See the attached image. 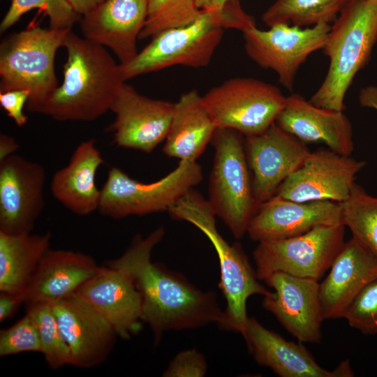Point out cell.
<instances>
[{
	"label": "cell",
	"mask_w": 377,
	"mask_h": 377,
	"mask_svg": "<svg viewBox=\"0 0 377 377\" xmlns=\"http://www.w3.org/2000/svg\"><path fill=\"white\" fill-rule=\"evenodd\" d=\"M104 160L93 139L76 147L68 163L52 176V195L69 211L78 216H87L98 210L101 189L95 177Z\"/></svg>",
	"instance_id": "25"
},
{
	"label": "cell",
	"mask_w": 377,
	"mask_h": 377,
	"mask_svg": "<svg viewBox=\"0 0 377 377\" xmlns=\"http://www.w3.org/2000/svg\"><path fill=\"white\" fill-rule=\"evenodd\" d=\"M350 0H276L263 14L267 26L309 27L333 22Z\"/></svg>",
	"instance_id": "28"
},
{
	"label": "cell",
	"mask_w": 377,
	"mask_h": 377,
	"mask_svg": "<svg viewBox=\"0 0 377 377\" xmlns=\"http://www.w3.org/2000/svg\"><path fill=\"white\" fill-rule=\"evenodd\" d=\"M63 80L42 114L59 121H91L111 106L125 82L106 48L75 34H67Z\"/></svg>",
	"instance_id": "2"
},
{
	"label": "cell",
	"mask_w": 377,
	"mask_h": 377,
	"mask_svg": "<svg viewBox=\"0 0 377 377\" xmlns=\"http://www.w3.org/2000/svg\"><path fill=\"white\" fill-rule=\"evenodd\" d=\"M330 27L323 23L309 27L276 24L267 30L255 27L242 32L244 49L252 61L274 71L279 82L292 91L300 66L323 49Z\"/></svg>",
	"instance_id": "11"
},
{
	"label": "cell",
	"mask_w": 377,
	"mask_h": 377,
	"mask_svg": "<svg viewBox=\"0 0 377 377\" xmlns=\"http://www.w3.org/2000/svg\"><path fill=\"white\" fill-rule=\"evenodd\" d=\"M98 268L89 255L50 249L24 292L25 303L53 304L64 299L77 293Z\"/></svg>",
	"instance_id": "24"
},
{
	"label": "cell",
	"mask_w": 377,
	"mask_h": 377,
	"mask_svg": "<svg viewBox=\"0 0 377 377\" xmlns=\"http://www.w3.org/2000/svg\"><path fill=\"white\" fill-rule=\"evenodd\" d=\"M202 177L196 161H179L173 170L150 183L137 181L121 169L112 167L101 188L98 211L113 219L168 212Z\"/></svg>",
	"instance_id": "8"
},
{
	"label": "cell",
	"mask_w": 377,
	"mask_h": 377,
	"mask_svg": "<svg viewBox=\"0 0 377 377\" xmlns=\"http://www.w3.org/2000/svg\"><path fill=\"white\" fill-rule=\"evenodd\" d=\"M164 234V228L158 227L145 237L136 235L121 256L107 263L133 280L141 297L142 321L150 326L156 339L169 330L211 323L223 328L226 316L214 292L200 290L182 274L151 261V251Z\"/></svg>",
	"instance_id": "1"
},
{
	"label": "cell",
	"mask_w": 377,
	"mask_h": 377,
	"mask_svg": "<svg viewBox=\"0 0 377 377\" xmlns=\"http://www.w3.org/2000/svg\"><path fill=\"white\" fill-rule=\"evenodd\" d=\"M244 147L258 206L276 194L311 151L306 144L275 122L263 133L246 137Z\"/></svg>",
	"instance_id": "16"
},
{
	"label": "cell",
	"mask_w": 377,
	"mask_h": 377,
	"mask_svg": "<svg viewBox=\"0 0 377 377\" xmlns=\"http://www.w3.org/2000/svg\"><path fill=\"white\" fill-rule=\"evenodd\" d=\"M112 326L118 337L129 339L141 328V297L125 271L107 264L99 267L77 291Z\"/></svg>",
	"instance_id": "21"
},
{
	"label": "cell",
	"mask_w": 377,
	"mask_h": 377,
	"mask_svg": "<svg viewBox=\"0 0 377 377\" xmlns=\"http://www.w3.org/2000/svg\"><path fill=\"white\" fill-rule=\"evenodd\" d=\"M42 348L36 325L26 314L10 327L0 332V356L33 352L41 353Z\"/></svg>",
	"instance_id": "34"
},
{
	"label": "cell",
	"mask_w": 377,
	"mask_h": 377,
	"mask_svg": "<svg viewBox=\"0 0 377 377\" xmlns=\"http://www.w3.org/2000/svg\"><path fill=\"white\" fill-rule=\"evenodd\" d=\"M172 218L194 225L209 239L220 266L219 287L226 301L223 329L241 333L248 316L246 302L253 295L271 293L260 283L239 244H230L219 232L216 214L210 202L193 188L169 209Z\"/></svg>",
	"instance_id": "5"
},
{
	"label": "cell",
	"mask_w": 377,
	"mask_h": 377,
	"mask_svg": "<svg viewBox=\"0 0 377 377\" xmlns=\"http://www.w3.org/2000/svg\"><path fill=\"white\" fill-rule=\"evenodd\" d=\"M27 312L34 320L38 331L42 351L48 367L58 369L71 365V356L60 331L52 304L46 302H27Z\"/></svg>",
	"instance_id": "30"
},
{
	"label": "cell",
	"mask_w": 377,
	"mask_h": 377,
	"mask_svg": "<svg viewBox=\"0 0 377 377\" xmlns=\"http://www.w3.org/2000/svg\"><path fill=\"white\" fill-rule=\"evenodd\" d=\"M217 128L246 137L260 134L276 121L286 97L276 86L252 77H234L202 96Z\"/></svg>",
	"instance_id": "9"
},
{
	"label": "cell",
	"mask_w": 377,
	"mask_h": 377,
	"mask_svg": "<svg viewBox=\"0 0 377 377\" xmlns=\"http://www.w3.org/2000/svg\"><path fill=\"white\" fill-rule=\"evenodd\" d=\"M371 96H369L367 93H366V96H362L361 97V103L363 105H370V106H372V107H374L377 109V100H376V98H374V94L373 93H371Z\"/></svg>",
	"instance_id": "41"
},
{
	"label": "cell",
	"mask_w": 377,
	"mask_h": 377,
	"mask_svg": "<svg viewBox=\"0 0 377 377\" xmlns=\"http://www.w3.org/2000/svg\"><path fill=\"white\" fill-rule=\"evenodd\" d=\"M343 225L320 226L297 236L258 242L256 274L265 281L276 272L320 280L344 244Z\"/></svg>",
	"instance_id": "10"
},
{
	"label": "cell",
	"mask_w": 377,
	"mask_h": 377,
	"mask_svg": "<svg viewBox=\"0 0 377 377\" xmlns=\"http://www.w3.org/2000/svg\"><path fill=\"white\" fill-rule=\"evenodd\" d=\"M23 303H25L24 293L0 291V321L13 317Z\"/></svg>",
	"instance_id": "37"
},
{
	"label": "cell",
	"mask_w": 377,
	"mask_h": 377,
	"mask_svg": "<svg viewBox=\"0 0 377 377\" xmlns=\"http://www.w3.org/2000/svg\"><path fill=\"white\" fill-rule=\"evenodd\" d=\"M70 30L29 25L6 37L0 45V92L28 91L26 109L42 114L59 86L54 59Z\"/></svg>",
	"instance_id": "6"
},
{
	"label": "cell",
	"mask_w": 377,
	"mask_h": 377,
	"mask_svg": "<svg viewBox=\"0 0 377 377\" xmlns=\"http://www.w3.org/2000/svg\"><path fill=\"white\" fill-rule=\"evenodd\" d=\"M20 145L16 140L5 133L0 134V161L15 154Z\"/></svg>",
	"instance_id": "38"
},
{
	"label": "cell",
	"mask_w": 377,
	"mask_h": 377,
	"mask_svg": "<svg viewBox=\"0 0 377 377\" xmlns=\"http://www.w3.org/2000/svg\"><path fill=\"white\" fill-rule=\"evenodd\" d=\"M329 148L310 151L302 164L278 188L274 195L298 202L344 201L355 176L365 165Z\"/></svg>",
	"instance_id": "12"
},
{
	"label": "cell",
	"mask_w": 377,
	"mask_h": 377,
	"mask_svg": "<svg viewBox=\"0 0 377 377\" xmlns=\"http://www.w3.org/2000/svg\"><path fill=\"white\" fill-rule=\"evenodd\" d=\"M45 171L16 154L0 161V232H31L44 205Z\"/></svg>",
	"instance_id": "13"
},
{
	"label": "cell",
	"mask_w": 377,
	"mask_h": 377,
	"mask_svg": "<svg viewBox=\"0 0 377 377\" xmlns=\"http://www.w3.org/2000/svg\"><path fill=\"white\" fill-rule=\"evenodd\" d=\"M274 291L264 296L263 306L298 341L319 343L321 313L319 281L276 272L265 281Z\"/></svg>",
	"instance_id": "17"
},
{
	"label": "cell",
	"mask_w": 377,
	"mask_h": 377,
	"mask_svg": "<svg viewBox=\"0 0 377 377\" xmlns=\"http://www.w3.org/2000/svg\"><path fill=\"white\" fill-rule=\"evenodd\" d=\"M51 304L71 365L90 369L105 362L118 336L109 322L77 292Z\"/></svg>",
	"instance_id": "14"
},
{
	"label": "cell",
	"mask_w": 377,
	"mask_h": 377,
	"mask_svg": "<svg viewBox=\"0 0 377 377\" xmlns=\"http://www.w3.org/2000/svg\"><path fill=\"white\" fill-rule=\"evenodd\" d=\"M207 363L205 357L195 349L179 353L169 364L165 377H202L205 376Z\"/></svg>",
	"instance_id": "35"
},
{
	"label": "cell",
	"mask_w": 377,
	"mask_h": 377,
	"mask_svg": "<svg viewBox=\"0 0 377 377\" xmlns=\"http://www.w3.org/2000/svg\"><path fill=\"white\" fill-rule=\"evenodd\" d=\"M275 123L305 144L323 143L347 156L353 151L352 126L343 111L318 107L300 94L286 97Z\"/></svg>",
	"instance_id": "23"
},
{
	"label": "cell",
	"mask_w": 377,
	"mask_h": 377,
	"mask_svg": "<svg viewBox=\"0 0 377 377\" xmlns=\"http://www.w3.org/2000/svg\"><path fill=\"white\" fill-rule=\"evenodd\" d=\"M319 283L323 320L343 318L362 288L377 276V256L355 237L344 242Z\"/></svg>",
	"instance_id": "22"
},
{
	"label": "cell",
	"mask_w": 377,
	"mask_h": 377,
	"mask_svg": "<svg viewBox=\"0 0 377 377\" xmlns=\"http://www.w3.org/2000/svg\"><path fill=\"white\" fill-rule=\"evenodd\" d=\"M148 17V0H104L82 15L84 38L112 50L125 64L138 54L137 40Z\"/></svg>",
	"instance_id": "20"
},
{
	"label": "cell",
	"mask_w": 377,
	"mask_h": 377,
	"mask_svg": "<svg viewBox=\"0 0 377 377\" xmlns=\"http://www.w3.org/2000/svg\"><path fill=\"white\" fill-rule=\"evenodd\" d=\"M339 204L343 226L377 256V197L355 182L348 197Z\"/></svg>",
	"instance_id": "29"
},
{
	"label": "cell",
	"mask_w": 377,
	"mask_h": 377,
	"mask_svg": "<svg viewBox=\"0 0 377 377\" xmlns=\"http://www.w3.org/2000/svg\"><path fill=\"white\" fill-rule=\"evenodd\" d=\"M33 9H39L48 17L51 29H72L81 17L66 0H10L0 24V32H5Z\"/></svg>",
	"instance_id": "32"
},
{
	"label": "cell",
	"mask_w": 377,
	"mask_h": 377,
	"mask_svg": "<svg viewBox=\"0 0 377 377\" xmlns=\"http://www.w3.org/2000/svg\"><path fill=\"white\" fill-rule=\"evenodd\" d=\"M377 41V0H350L333 22L323 47L330 59L325 79L309 100L313 105L343 111L353 80L369 62Z\"/></svg>",
	"instance_id": "4"
},
{
	"label": "cell",
	"mask_w": 377,
	"mask_h": 377,
	"mask_svg": "<svg viewBox=\"0 0 377 377\" xmlns=\"http://www.w3.org/2000/svg\"><path fill=\"white\" fill-rule=\"evenodd\" d=\"M51 234L0 232V291L24 293L46 252Z\"/></svg>",
	"instance_id": "27"
},
{
	"label": "cell",
	"mask_w": 377,
	"mask_h": 377,
	"mask_svg": "<svg viewBox=\"0 0 377 377\" xmlns=\"http://www.w3.org/2000/svg\"><path fill=\"white\" fill-rule=\"evenodd\" d=\"M217 128L195 89L174 103L172 117L163 152L179 161H196L212 142Z\"/></svg>",
	"instance_id": "26"
},
{
	"label": "cell",
	"mask_w": 377,
	"mask_h": 377,
	"mask_svg": "<svg viewBox=\"0 0 377 377\" xmlns=\"http://www.w3.org/2000/svg\"><path fill=\"white\" fill-rule=\"evenodd\" d=\"M29 93L27 90L14 89L0 92V105L15 124L21 127L27 122V117L24 113Z\"/></svg>",
	"instance_id": "36"
},
{
	"label": "cell",
	"mask_w": 377,
	"mask_h": 377,
	"mask_svg": "<svg viewBox=\"0 0 377 377\" xmlns=\"http://www.w3.org/2000/svg\"><path fill=\"white\" fill-rule=\"evenodd\" d=\"M173 108L174 103L142 95L124 82L111 106L115 118L108 129L119 147L149 154L165 140Z\"/></svg>",
	"instance_id": "15"
},
{
	"label": "cell",
	"mask_w": 377,
	"mask_h": 377,
	"mask_svg": "<svg viewBox=\"0 0 377 377\" xmlns=\"http://www.w3.org/2000/svg\"><path fill=\"white\" fill-rule=\"evenodd\" d=\"M256 362L281 377H351L348 360L335 369L320 367L302 342L290 341L249 317L241 332Z\"/></svg>",
	"instance_id": "19"
},
{
	"label": "cell",
	"mask_w": 377,
	"mask_h": 377,
	"mask_svg": "<svg viewBox=\"0 0 377 377\" xmlns=\"http://www.w3.org/2000/svg\"><path fill=\"white\" fill-rule=\"evenodd\" d=\"M74 10L80 16L88 13L104 0H66Z\"/></svg>",
	"instance_id": "39"
},
{
	"label": "cell",
	"mask_w": 377,
	"mask_h": 377,
	"mask_svg": "<svg viewBox=\"0 0 377 377\" xmlns=\"http://www.w3.org/2000/svg\"><path fill=\"white\" fill-rule=\"evenodd\" d=\"M231 0H196L198 8L201 10L219 9Z\"/></svg>",
	"instance_id": "40"
},
{
	"label": "cell",
	"mask_w": 377,
	"mask_h": 377,
	"mask_svg": "<svg viewBox=\"0 0 377 377\" xmlns=\"http://www.w3.org/2000/svg\"><path fill=\"white\" fill-rule=\"evenodd\" d=\"M249 15L240 3L231 1L219 9L202 10L193 22L164 30L151 38L135 57L119 64L124 81L175 66H207L220 44L225 29L243 30Z\"/></svg>",
	"instance_id": "3"
},
{
	"label": "cell",
	"mask_w": 377,
	"mask_h": 377,
	"mask_svg": "<svg viewBox=\"0 0 377 377\" xmlns=\"http://www.w3.org/2000/svg\"><path fill=\"white\" fill-rule=\"evenodd\" d=\"M336 225H343L339 202H298L274 195L259 205L246 233L260 242L297 236L320 226Z\"/></svg>",
	"instance_id": "18"
},
{
	"label": "cell",
	"mask_w": 377,
	"mask_h": 377,
	"mask_svg": "<svg viewBox=\"0 0 377 377\" xmlns=\"http://www.w3.org/2000/svg\"><path fill=\"white\" fill-rule=\"evenodd\" d=\"M202 11L196 0H148V17L139 39L151 38L164 30L188 24Z\"/></svg>",
	"instance_id": "31"
},
{
	"label": "cell",
	"mask_w": 377,
	"mask_h": 377,
	"mask_svg": "<svg viewBox=\"0 0 377 377\" xmlns=\"http://www.w3.org/2000/svg\"><path fill=\"white\" fill-rule=\"evenodd\" d=\"M343 318L351 327L364 334H377V276L358 293Z\"/></svg>",
	"instance_id": "33"
},
{
	"label": "cell",
	"mask_w": 377,
	"mask_h": 377,
	"mask_svg": "<svg viewBox=\"0 0 377 377\" xmlns=\"http://www.w3.org/2000/svg\"><path fill=\"white\" fill-rule=\"evenodd\" d=\"M212 142L214 156L207 200L216 216L239 239L258 208L244 142L232 129L217 128Z\"/></svg>",
	"instance_id": "7"
}]
</instances>
